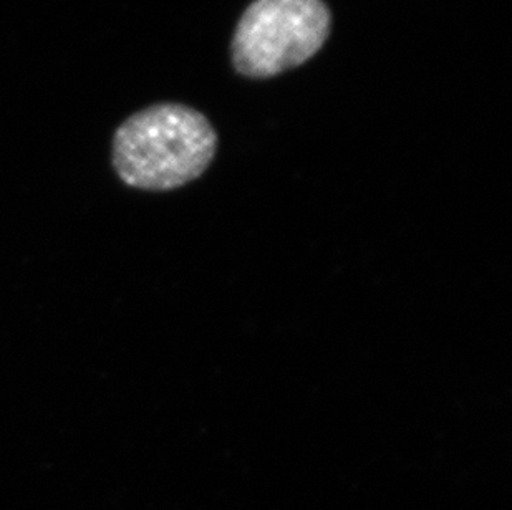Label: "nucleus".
Returning <instances> with one entry per match:
<instances>
[{
  "instance_id": "obj_1",
  "label": "nucleus",
  "mask_w": 512,
  "mask_h": 510,
  "mask_svg": "<svg viewBox=\"0 0 512 510\" xmlns=\"http://www.w3.org/2000/svg\"><path fill=\"white\" fill-rule=\"evenodd\" d=\"M218 153V133L201 111L183 103L146 106L128 116L112 140L121 183L141 191H173L201 178Z\"/></svg>"
},
{
  "instance_id": "obj_2",
  "label": "nucleus",
  "mask_w": 512,
  "mask_h": 510,
  "mask_svg": "<svg viewBox=\"0 0 512 510\" xmlns=\"http://www.w3.org/2000/svg\"><path fill=\"white\" fill-rule=\"evenodd\" d=\"M330 30L325 0H252L232 35V67L251 80L277 77L314 58Z\"/></svg>"
}]
</instances>
